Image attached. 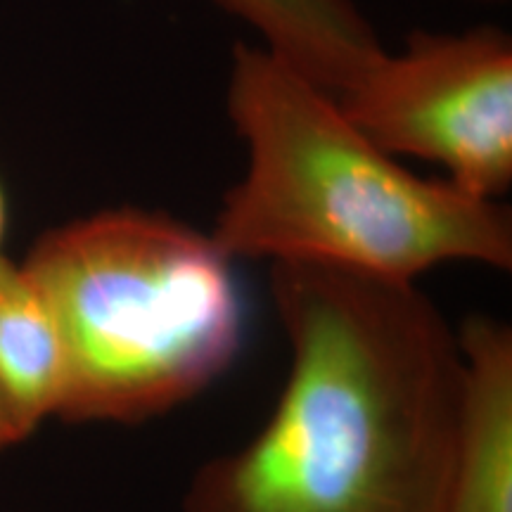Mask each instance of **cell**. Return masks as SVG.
<instances>
[{
	"mask_svg": "<svg viewBox=\"0 0 512 512\" xmlns=\"http://www.w3.org/2000/svg\"><path fill=\"white\" fill-rule=\"evenodd\" d=\"M64 347L55 313L22 264L0 259V399L24 439L64 396Z\"/></svg>",
	"mask_w": 512,
	"mask_h": 512,
	"instance_id": "7",
	"label": "cell"
},
{
	"mask_svg": "<svg viewBox=\"0 0 512 512\" xmlns=\"http://www.w3.org/2000/svg\"><path fill=\"white\" fill-rule=\"evenodd\" d=\"M226 112L247 171L209 235L230 261H309L411 283L451 261L512 266L508 207L415 176L261 43L230 50Z\"/></svg>",
	"mask_w": 512,
	"mask_h": 512,
	"instance_id": "2",
	"label": "cell"
},
{
	"mask_svg": "<svg viewBox=\"0 0 512 512\" xmlns=\"http://www.w3.org/2000/svg\"><path fill=\"white\" fill-rule=\"evenodd\" d=\"M463 389L448 512H512V332L467 318L458 332Z\"/></svg>",
	"mask_w": 512,
	"mask_h": 512,
	"instance_id": "5",
	"label": "cell"
},
{
	"mask_svg": "<svg viewBox=\"0 0 512 512\" xmlns=\"http://www.w3.org/2000/svg\"><path fill=\"white\" fill-rule=\"evenodd\" d=\"M245 22L271 50L318 88L339 98L366 76L384 50L354 0H211Z\"/></svg>",
	"mask_w": 512,
	"mask_h": 512,
	"instance_id": "6",
	"label": "cell"
},
{
	"mask_svg": "<svg viewBox=\"0 0 512 512\" xmlns=\"http://www.w3.org/2000/svg\"><path fill=\"white\" fill-rule=\"evenodd\" d=\"M230 264L211 235L164 211L102 209L48 230L22 266L62 335L57 415L143 422L226 373L242 344Z\"/></svg>",
	"mask_w": 512,
	"mask_h": 512,
	"instance_id": "3",
	"label": "cell"
},
{
	"mask_svg": "<svg viewBox=\"0 0 512 512\" xmlns=\"http://www.w3.org/2000/svg\"><path fill=\"white\" fill-rule=\"evenodd\" d=\"M290 375L261 432L200 467L183 512H448L458 335L411 280L273 261Z\"/></svg>",
	"mask_w": 512,
	"mask_h": 512,
	"instance_id": "1",
	"label": "cell"
},
{
	"mask_svg": "<svg viewBox=\"0 0 512 512\" xmlns=\"http://www.w3.org/2000/svg\"><path fill=\"white\" fill-rule=\"evenodd\" d=\"M22 439L24 437L19 434L15 420H12L8 408H5L3 399H0V451H5V448L17 444V441H22Z\"/></svg>",
	"mask_w": 512,
	"mask_h": 512,
	"instance_id": "8",
	"label": "cell"
},
{
	"mask_svg": "<svg viewBox=\"0 0 512 512\" xmlns=\"http://www.w3.org/2000/svg\"><path fill=\"white\" fill-rule=\"evenodd\" d=\"M337 105L392 157L446 169L448 183L482 200L512 185V36L494 24L413 31L384 53Z\"/></svg>",
	"mask_w": 512,
	"mask_h": 512,
	"instance_id": "4",
	"label": "cell"
},
{
	"mask_svg": "<svg viewBox=\"0 0 512 512\" xmlns=\"http://www.w3.org/2000/svg\"><path fill=\"white\" fill-rule=\"evenodd\" d=\"M5 230H8V202H5L3 183H0V259H3V240Z\"/></svg>",
	"mask_w": 512,
	"mask_h": 512,
	"instance_id": "9",
	"label": "cell"
},
{
	"mask_svg": "<svg viewBox=\"0 0 512 512\" xmlns=\"http://www.w3.org/2000/svg\"><path fill=\"white\" fill-rule=\"evenodd\" d=\"M475 3H508V0H475Z\"/></svg>",
	"mask_w": 512,
	"mask_h": 512,
	"instance_id": "10",
	"label": "cell"
}]
</instances>
